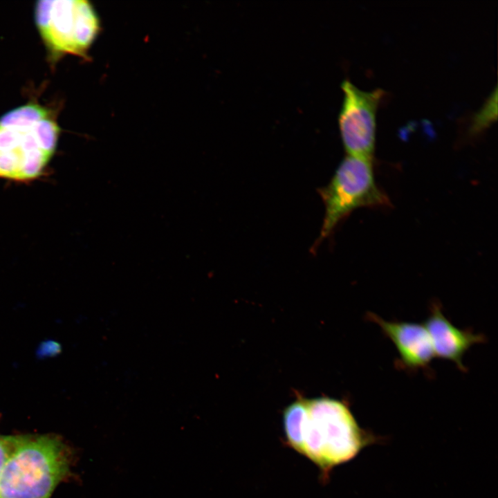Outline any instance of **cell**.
Wrapping results in <instances>:
<instances>
[{
    "label": "cell",
    "instance_id": "cell-1",
    "mask_svg": "<svg viewBox=\"0 0 498 498\" xmlns=\"http://www.w3.org/2000/svg\"><path fill=\"white\" fill-rule=\"evenodd\" d=\"M299 454L313 463L326 482L335 467L355 458L370 443L349 405L328 397L305 398Z\"/></svg>",
    "mask_w": 498,
    "mask_h": 498
},
{
    "label": "cell",
    "instance_id": "cell-2",
    "mask_svg": "<svg viewBox=\"0 0 498 498\" xmlns=\"http://www.w3.org/2000/svg\"><path fill=\"white\" fill-rule=\"evenodd\" d=\"M59 128L44 107L28 104L0 118V178L39 177L53 156Z\"/></svg>",
    "mask_w": 498,
    "mask_h": 498
},
{
    "label": "cell",
    "instance_id": "cell-3",
    "mask_svg": "<svg viewBox=\"0 0 498 498\" xmlns=\"http://www.w3.org/2000/svg\"><path fill=\"white\" fill-rule=\"evenodd\" d=\"M71 459L55 436H21L0 475V498H50L68 475Z\"/></svg>",
    "mask_w": 498,
    "mask_h": 498
},
{
    "label": "cell",
    "instance_id": "cell-4",
    "mask_svg": "<svg viewBox=\"0 0 498 498\" xmlns=\"http://www.w3.org/2000/svg\"><path fill=\"white\" fill-rule=\"evenodd\" d=\"M371 160L347 155L329 183L320 190L324 215L317 243L326 239L338 223L355 209L387 203V196L376 183Z\"/></svg>",
    "mask_w": 498,
    "mask_h": 498
},
{
    "label": "cell",
    "instance_id": "cell-5",
    "mask_svg": "<svg viewBox=\"0 0 498 498\" xmlns=\"http://www.w3.org/2000/svg\"><path fill=\"white\" fill-rule=\"evenodd\" d=\"M35 14L45 44L57 55H83L99 32L98 15L85 0L39 1Z\"/></svg>",
    "mask_w": 498,
    "mask_h": 498
},
{
    "label": "cell",
    "instance_id": "cell-6",
    "mask_svg": "<svg viewBox=\"0 0 498 498\" xmlns=\"http://www.w3.org/2000/svg\"><path fill=\"white\" fill-rule=\"evenodd\" d=\"M343 100L338 116L341 139L348 155L372 159L376 140V112L385 92L364 91L349 80L341 84Z\"/></svg>",
    "mask_w": 498,
    "mask_h": 498
},
{
    "label": "cell",
    "instance_id": "cell-7",
    "mask_svg": "<svg viewBox=\"0 0 498 498\" xmlns=\"http://www.w3.org/2000/svg\"><path fill=\"white\" fill-rule=\"evenodd\" d=\"M367 317L394 344L398 353L395 364L398 369L409 372H431L430 365L435 355L424 324L386 320L372 312L367 314Z\"/></svg>",
    "mask_w": 498,
    "mask_h": 498
},
{
    "label": "cell",
    "instance_id": "cell-8",
    "mask_svg": "<svg viewBox=\"0 0 498 498\" xmlns=\"http://www.w3.org/2000/svg\"><path fill=\"white\" fill-rule=\"evenodd\" d=\"M424 326L430 335L435 356L452 362L463 372L467 371L463 362L464 354L472 346L487 340L483 333L455 326L445 315L442 305L437 301L430 304V313Z\"/></svg>",
    "mask_w": 498,
    "mask_h": 498
},
{
    "label": "cell",
    "instance_id": "cell-9",
    "mask_svg": "<svg viewBox=\"0 0 498 498\" xmlns=\"http://www.w3.org/2000/svg\"><path fill=\"white\" fill-rule=\"evenodd\" d=\"M21 436L0 435V475L11 452L21 439Z\"/></svg>",
    "mask_w": 498,
    "mask_h": 498
},
{
    "label": "cell",
    "instance_id": "cell-10",
    "mask_svg": "<svg viewBox=\"0 0 498 498\" xmlns=\"http://www.w3.org/2000/svg\"><path fill=\"white\" fill-rule=\"evenodd\" d=\"M494 95H491L490 98L487 101L486 104L482 108V111H479L474 118L472 125L473 130L477 131L481 129L482 127L486 125L488 122L492 120L493 111L496 112V111H492L493 107L496 106V104L492 105L493 102L496 100V98L493 100Z\"/></svg>",
    "mask_w": 498,
    "mask_h": 498
},
{
    "label": "cell",
    "instance_id": "cell-11",
    "mask_svg": "<svg viewBox=\"0 0 498 498\" xmlns=\"http://www.w3.org/2000/svg\"><path fill=\"white\" fill-rule=\"evenodd\" d=\"M57 344L55 342H47L42 345V347L39 349V354L42 355H50L53 353H56L57 351L59 350V347H56Z\"/></svg>",
    "mask_w": 498,
    "mask_h": 498
}]
</instances>
